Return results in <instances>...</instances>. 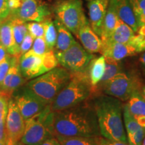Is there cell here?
<instances>
[{
  "mask_svg": "<svg viewBox=\"0 0 145 145\" xmlns=\"http://www.w3.org/2000/svg\"><path fill=\"white\" fill-rule=\"evenodd\" d=\"M109 4V0H93L88 3L89 15L92 30L101 37L103 24Z\"/></svg>",
  "mask_w": 145,
  "mask_h": 145,
  "instance_id": "5bb4252c",
  "label": "cell"
},
{
  "mask_svg": "<svg viewBox=\"0 0 145 145\" xmlns=\"http://www.w3.org/2000/svg\"><path fill=\"white\" fill-rule=\"evenodd\" d=\"M58 65L54 50H48L43 55H37L30 50L19 59L20 69L27 81L53 69Z\"/></svg>",
  "mask_w": 145,
  "mask_h": 145,
  "instance_id": "52a82bcc",
  "label": "cell"
},
{
  "mask_svg": "<svg viewBox=\"0 0 145 145\" xmlns=\"http://www.w3.org/2000/svg\"><path fill=\"white\" fill-rule=\"evenodd\" d=\"M119 18L113 6L109 3L108 10L103 24L101 39L102 43L108 40L115 30Z\"/></svg>",
  "mask_w": 145,
  "mask_h": 145,
  "instance_id": "7402d4cb",
  "label": "cell"
},
{
  "mask_svg": "<svg viewBox=\"0 0 145 145\" xmlns=\"http://www.w3.org/2000/svg\"><path fill=\"white\" fill-rule=\"evenodd\" d=\"M0 43L5 47L9 54L20 58L15 44L12 22L10 16L0 23Z\"/></svg>",
  "mask_w": 145,
  "mask_h": 145,
  "instance_id": "ac0fdd59",
  "label": "cell"
},
{
  "mask_svg": "<svg viewBox=\"0 0 145 145\" xmlns=\"http://www.w3.org/2000/svg\"><path fill=\"white\" fill-rule=\"evenodd\" d=\"M26 81V79L24 77L22 74L21 71L20 69V67L18 65V67L16 68L15 73L12 77L10 86L8 87V90L5 93V95H8L10 97H12V95L14 92L18 88H20L21 86H24Z\"/></svg>",
  "mask_w": 145,
  "mask_h": 145,
  "instance_id": "f1b7e54d",
  "label": "cell"
},
{
  "mask_svg": "<svg viewBox=\"0 0 145 145\" xmlns=\"http://www.w3.org/2000/svg\"><path fill=\"white\" fill-rule=\"evenodd\" d=\"M9 55L8 51L0 43V63L2 62L3 60L6 59V57Z\"/></svg>",
  "mask_w": 145,
  "mask_h": 145,
  "instance_id": "60d3db41",
  "label": "cell"
},
{
  "mask_svg": "<svg viewBox=\"0 0 145 145\" xmlns=\"http://www.w3.org/2000/svg\"><path fill=\"white\" fill-rule=\"evenodd\" d=\"M109 3L114 8L120 20L124 22L136 33L139 28L140 24L134 12L130 0H109Z\"/></svg>",
  "mask_w": 145,
  "mask_h": 145,
  "instance_id": "9a60e30c",
  "label": "cell"
},
{
  "mask_svg": "<svg viewBox=\"0 0 145 145\" xmlns=\"http://www.w3.org/2000/svg\"><path fill=\"white\" fill-rule=\"evenodd\" d=\"M92 93L95 91L90 84L86 71L71 72L69 81L50 104L52 111H61L81 104Z\"/></svg>",
  "mask_w": 145,
  "mask_h": 145,
  "instance_id": "3957f363",
  "label": "cell"
},
{
  "mask_svg": "<svg viewBox=\"0 0 145 145\" xmlns=\"http://www.w3.org/2000/svg\"><path fill=\"white\" fill-rule=\"evenodd\" d=\"M11 97L15 101L25 120L40 112L48 105L37 97L26 85L16 89Z\"/></svg>",
  "mask_w": 145,
  "mask_h": 145,
  "instance_id": "30bf717a",
  "label": "cell"
},
{
  "mask_svg": "<svg viewBox=\"0 0 145 145\" xmlns=\"http://www.w3.org/2000/svg\"><path fill=\"white\" fill-rule=\"evenodd\" d=\"M137 50L129 44L106 43L102 46L101 54L104 57L116 61H121L124 58L137 54Z\"/></svg>",
  "mask_w": 145,
  "mask_h": 145,
  "instance_id": "e0dca14e",
  "label": "cell"
},
{
  "mask_svg": "<svg viewBox=\"0 0 145 145\" xmlns=\"http://www.w3.org/2000/svg\"><path fill=\"white\" fill-rule=\"evenodd\" d=\"M133 117L138 122V124L143 128H145V116H135Z\"/></svg>",
  "mask_w": 145,
  "mask_h": 145,
  "instance_id": "b9f144b4",
  "label": "cell"
},
{
  "mask_svg": "<svg viewBox=\"0 0 145 145\" xmlns=\"http://www.w3.org/2000/svg\"><path fill=\"white\" fill-rule=\"evenodd\" d=\"M106 95L122 101L128 100L137 91H140V83L134 77L121 72L114 77L103 88Z\"/></svg>",
  "mask_w": 145,
  "mask_h": 145,
  "instance_id": "9c48e42d",
  "label": "cell"
},
{
  "mask_svg": "<svg viewBox=\"0 0 145 145\" xmlns=\"http://www.w3.org/2000/svg\"><path fill=\"white\" fill-rule=\"evenodd\" d=\"M28 31L34 39L36 38L44 37V28L42 22H29L26 23Z\"/></svg>",
  "mask_w": 145,
  "mask_h": 145,
  "instance_id": "1f68e13d",
  "label": "cell"
},
{
  "mask_svg": "<svg viewBox=\"0 0 145 145\" xmlns=\"http://www.w3.org/2000/svg\"><path fill=\"white\" fill-rule=\"evenodd\" d=\"M106 68V61L104 56L101 55L99 57H95L91 60L87 69L88 75L90 84L94 89L95 92V87L102 79Z\"/></svg>",
  "mask_w": 145,
  "mask_h": 145,
  "instance_id": "d6986e66",
  "label": "cell"
},
{
  "mask_svg": "<svg viewBox=\"0 0 145 145\" xmlns=\"http://www.w3.org/2000/svg\"><path fill=\"white\" fill-rule=\"evenodd\" d=\"M126 105L133 116H145V99L140 91L132 94Z\"/></svg>",
  "mask_w": 145,
  "mask_h": 145,
  "instance_id": "cb8c5ba5",
  "label": "cell"
},
{
  "mask_svg": "<svg viewBox=\"0 0 145 145\" xmlns=\"http://www.w3.org/2000/svg\"><path fill=\"white\" fill-rule=\"evenodd\" d=\"M76 36L81 41L83 48L91 54L101 53L103 43L101 38L95 33L90 24L83 26Z\"/></svg>",
  "mask_w": 145,
  "mask_h": 145,
  "instance_id": "2e32d148",
  "label": "cell"
},
{
  "mask_svg": "<svg viewBox=\"0 0 145 145\" xmlns=\"http://www.w3.org/2000/svg\"><path fill=\"white\" fill-rule=\"evenodd\" d=\"M19 65V59H18L16 61L12 64L11 67L9 69L8 73H7L6 76H5L4 80L3 81L2 85H1V88H0V93H2L5 94L9 86H10L11 81H12V77L15 73V71L16 70V68Z\"/></svg>",
  "mask_w": 145,
  "mask_h": 145,
  "instance_id": "836d02e7",
  "label": "cell"
},
{
  "mask_svg": "<svg viewBox=\"0 0 145 145\" xmlns=\"http://www.w3.org/2000/svg\"><path fill=\"white\" fill-rule=\"evenodd\" d=\"M25 123L26 120L21 114L13 98L11 97L5 120V129L8 137L19 142L24 132Z\"/></svg>",
  "mask_w": 145,
  "mask_h": 145,
  "instance_id": "7c38bea8",
  "label": "cell"
},
{
  "mask_svg": "<svg viewBox=\"0 0 145 145\" xmlns=\"http://www.w3.org/2000/svg\"><path fill=\"white\" fill-rule=\"evenodd\" d=\"M95 140L97 145H130L128 143L122 142H120V141L110 140V139L106 138L100 137V136L95 137Z\"/></svg>",
  "mask_w": 145,
  "mask_h": 145,
  "instance_id": "74e56055",
  "label": "cell"
},
{
  "mask_svg": "<svg viewBox=\"0 0 145 145\" xmlns=\"http://www.w3.org/2000/svg\"><path fill=\"white\" fill-rule=\"evenodd\" d=\"M17 142H16V141H14L13 139L10 138L8 137L7 138V140L5 141V145H17L18 144Z\"/></svg>",
  "mask_w": 145,
  "mask_h": 145,
  "instance_id": "7bdbcfd3",
  "label": "cell"
},
{
  "mask_svg": "<svg viewBox=\"0 0 145 145\" xmlns=\"http://www.w3.org/2000/svg\"><path fill=\"white\" fill-rule=\"evenodd\" d=\"M140 63H142L143 66L145 67V52L143 53L140 58Z\"/></svg>",
  "mask_w": 145,
  "mask_h": 145,
  "instance_id": "ee69618b",
  "label": "cell"
},
{
  "mask_svg": "<svg viewBox=\"0 0 145 145\" xmlns=\"http://www.w3.org/2000/svg\"><path fill=\"white\" fill-rule=\"evenodd\" d=\"M53 11L56 18L75 36L83 26L89 24L81 0H59L54 4Z\"/></svg>",
  "mask_w": 145,
  "mask_h": 145,
  "instance_id": "8992f818",
  "label": "cell"
},
{
  "mask_svg": "<svg viewBox=\"0 0 145 145\" xmlns=\"http://www.w3.org/2000/svg\"><path fill=\"white\" fill-rule=\"evenodd\" d=\"M34 40V38L30 35L29 32H28L25 36L24 39L20 45V57L31 49L32 45H33Z\"/></svg>",
  "mask_w": 145,
  "mask_h": 145,
  "instance_id": "d590c367",
  "label": "cell"
},
{
  "mask_svg": "<svg viewBox=\"0 0 145 145\" xmlns=\"http://www.w3.org/2000/svg\"><path fill=\"white\" fill-rule=\"evenodd\" d=\"M17 145H26V144H24V143L22 142L21 141H20V142L18 143V144H17Z\"/></svg>",
  "mask_w": 145,
  "mask_h": 145,
  "instance_id": "bcb514c9",
  "label": "cell"
},
{
  "mask_svg": "<svg viewBox=\"0 0 145 145\" xmlns=\"http://www.w3.org/2000/svg\"><path fill=\"white\" fill-rule=\"evenodd\" d=\"M18 59H20V58L9 54L6 59L0 63V88L11 66Z\"/></svg>",
  "mask_w": 145,
  "mask_h": 145,
  "instance_id": "4dcf8cb0",
  "label": "cell"
},
{
  "mask_svg": "<svg viewBox=\"0 0 145 145\" xmlns=\"http://www.w3.org/2000/svg\"><path fill=\"white\" fill-rule=\"evenodd\" d=\"M138 52L145 50V24L141 25L138 30L136 32L134 37L129 43Z\"/></svg>",
  "mask_w": 145,
  "mask_h": 145,
  "instance_id": "83f0119b",
  "label": "cell"
},
{
  "mask_svg": "<svg viewBox=\"0 0 145 145\" xmlns=\"http://www.w3.org/2000/svg\"><path fill=\"white\" fill-rule=\"evenodd\" d=\"M71 72L62 67L34 78L26 86L46 104H50L59 93L69 81Z\"/></svg>",
  "mask_w": 145,
  "mask_h": 145,
  "instance_id": "277c9868",
  "label": "cell"
},
{
  "mask_svg": "<svg viewBox=\"0 0 145 145\" xmlns=\"http://www.w3.org/2000/svg\"><path fill=\"white\" fill-rule=\"evenodd\" d=\"M142 145H145V137H144V139H143Z\"/></svg>",
  "mask_w": 145,
  "mask_h": 145,
  "instance_id": "c3c4849f",
  "label": "cell"
},
{
  "mask_svg": "<svg viewBox=\"0 0 145 145\" xmlns=\"http://www.w3.org/2000/svg\"><path fill=\"white\" fill-rule=\"evenodd\" d=\"M0 23H1V22H0Z\"/></svg>",
  "mask_w": 145,
  "mask_h": 145,
  "instance_id": "f907efd6",
  "label": "cell"
},
{
  "mask_svg": "<svg viewBox=\"0 0 145 145\" xmlns=\"http://www.w3.org/2000/svg\"><path fill=\"white\" fill-rule=\"evenodd\" d=\"M10 10L8 0H0V22H2L9 17Z\"/></svg>",
  "mask_w": 145,
  "mask_h": 145,
  "instance_id": "8d00e7d4",
  "label": "cell"
},
{
  "mask_svg": "<svg viewBox=\"0 0 145 145\" xmlns=\"http://www.w3.org/2000/svg\"><path fill=\"white\" fill-rule=\"evenodd\" d=\"M54 53L59 64L71 72H86L91 60L95 57L77 41L65 51H54Z\"/></svg>",
  "mask_w": 145,
  "mask_h": 145,
  "instance_id": "ba28073f",
  "label": "cell"
},
{
  "mask_svg": "<svg viewBox=\"0 0 145 145\" xmlns=\"http://www.w3.org/2000/svg\"><path fill=\"white\" fill-rule=\"evenodd\" d=\"M88 1H93V0H88Z\"/></svg>",
  "mask_w": 145,
  "mask_h": 145,
  "instance_id": "681fc988",
  "label": "cell"
},
{
  "mask_svg": "<svg viewBox=\"0 0 145 145\" xmlns=\"http://www.w3.org/2000/svg\"><path fill=\"white\" fill-rule=\"evenodd\" d=\"M141 93H142L143 97H144V99H145V86L142 88V92H141Z\"/></svg>",
  "mask_w": 145,
  "mask_h": 145,
  "instance_id": "f6af8a7d",
  "label": "cell"
},
{
  "mask_svg": "<svg viewBox=\"0 0 145 145\" xmlns=\"http://www.w3.org/2000/svg\"><path fill=\"white\" fill-rule=\"evenodd\" d=\"M5 142H2V141H0V145H5Z\"/></svg>",
  "mask_w": 145,
  "mask_h": 145,
  "instance_id": "7dc6e473",
  "label": "cell"
},
{
  "mask_svg": "<svg viewBox=\"0 0 145 145\" xmlns=\"http://www.w3.org/2000/svg\"><path fill=\"white\" fill-rule=\"evenodd\" d=\"M30 50L37 55H43L50 50L47 46L44 37H39L34 39L33 45Z\"/></svg>",
  "mask_w": 145,
  "mask_h": 145,
  "instance_id": "d6a6232c",
  "label": "cell"
},
{
  "mask_svg": "<svg viewBox=\"0 0 145 145\" xmlns=\"http://www.w3.org/2000/svg\"><path fill=\"white\" fill-rule=\"evenodd\" d=\"M106 61V68L102 79L99 81L97 86L95 87V92L98 89H101L114 77L122 72V66L120 61L109 59L105 57Z\"/></svg>",
  "mask_w": 145,
  "mask_h": 145,
  "instance_id": "603a6c76",
  "label": "cell"
},
{
  "mask_svg": "<svg viewBox=\"0 0 145 145\" xmlns=\"http://www.w3.org/2000/svg\"><path fill=\"white\" fill-rule=\"evenodd\" d=\"M54 137H90L100 136L97 116L93 106L81 103L54 112Z\"/></svg>",
  "mask_w": 145,
  "mask_h": 145,
  "instance_id": "6da1fadb",
  "label": "cell"
},
{
  "mask_svg": "<svg viewBox=\"0 0 145 145\" xmlns=\"http://www.w3.org/2000/svg\"><path fill=\"white\" fill-rule=\"evenodd\" d=\"M10 16L12 22V26H13V32L14 40H15V44L16 48L19 54L20 57V47L24 39L26 34L28 33V28H27L26 22L18 19L17 18Z\"/></svg>",
  "mask_w": 145,
  "mask_h": 145,
  "instance_id": "d4e9b609",
  "label": "cell"
},
{
  "mask_svg": "<svg viewBox=\"0 0 145 145\" xmlns=\"http://www.w3.org/2000/svg\"><path fill=\"white\" fill-rule=\"evenodd\" d=\"M44 28V39L49 50H54L57 39V31L54 21L50 17L42 22Z\"/></svg>",
  "mask_w": 145,
  "mask_h": 145,
  "instance_id": "484cf974",
  "label": "cell"
},
{
  "mask_svg": "<svg viewBox=\"0 0 145 145\" xmlns=\"http://www.w3.org/2000/svg\"><path fill=\"white\" fill-rule=\"evenodd\" d=\"M51 15L48 5L40 0H22L19 8L11 12L10 16L22 20L42 22Z\"/></svg>",
  "mask_w": 145,
  "mask_h": 145,
  "instance_id": "8fae6325",
  "label": "cell"
},
{
  "mask_svg": "<svg viewBox=\"0 0 145 145\" xmlns=\"http://www.w3.org/2000/svg\"><path fill=\"white\" fill-rule=\"evenodd\" d=\"M93 107L101 137L128 143L120 99L108 95H99L93 99Z\"/></svg>",
  "mask_w": 145,
  "mask_h": 145,
  "instance_id": "7a4b0ae2",
  "label": "cell"
},
{
  "mask_svg": "<svg viewBox=\"0 0 145 145\" xmlns=\"http://www.w3.org/2000/svg\"><path fill=\"white\" fill-rule=\"evenodd\" d=\"M135 34V32L131 27L119 19L113 33L112 34L108 40L103 43V44H106V43L129 44Z\"/></svg>",
  "mask_w": 145,
  "mask_h": 145,
  "instance_id": "ffe728a7",
  "label": "cell"
},
{
  "mask_svg": "<svg viewBox=\"0 0 145 145\" xmlns=\"http://www.w3.org/2000/svg\"><path fill=\"white\" fill-rule=\"evenodd\" d=\"M54 115L51 106L48 104L40 112L26 120L21 142L26 145H40L54 137Z\"/></svg>",
  "mask_w": 145,
  "mask_h": 145,
  "instance_id": "5b68a950",
  "label": "cell"
},
{
  "mask_svg": "<svg viewBox=\"0 0 145 145\" xmlns=\"http://www.w3.org/2000/svg\"><path fill=\"white\" fill-rule=\"evenodd\" d=\"M140 26L145 24V0H130Z\"/></svg>",
  "mask_w": 145,
  "mask_h": 145,
  "instance_id": "f546056e",
  "label": "cell"
},
{
  "mask_svg": "<svg viewBox=\"0 0 145 145\" xmlns=\"http://www.w3.org/2000/svg\"><path fill=\"white\" fill-rule=\"evenodd\" d=\"M40 145H61V143L55 137L46 139Z\"/></svg>",
  "mask_w": 145,
  "mask_h": 145,
  "instance_id": "ab89813d",
  "label": "cell"
},
{
  "mask_svg": "<svg viewBox=\"0 0 145 145\" xmlns=\"http://www.w3.org/2000/svg\"><path fill=\"white\" fill-rule=\"evenodd\" d=\"M57 31V39L54 51H65L68 49L76 41L74 39L71 32L59 20L56 18L54 20Z\"/></svg>",
  "mask_w": 145,
  "mask_h": 145,
  "instance_id": "44dd1931",
  "label": "cell"
},
{
  "mask_svg": "<svg viewBox=\"0 0 145 145\" xmlns=\"http://www.w3.org/2000/svg\"><path fill=\"white\" fill-rule=\"evenodd\" d=\"M61 145H97L95 137H56Z\"/></svg>",
  "mask_w": 145,
  "mask_h": 145,
  "instance_id": "4316f807",
  "label": "cell"
},
{
  "mask_svg": "<svg viewBox=\"0 0 145 145\" xmlns=\"http://www.w3.org/2000/svg\"><path fill=\"white\" fill-rule=\"evenodd\" d=\"M123 119L127 138L130 145H142L145 137V128L138 124L130 114L127 105L123 107Z\"/></svg>",
  "mask_w": 145,
  "mask_h": 145,
  "instance_id": "4fadbf2b",
  "label": "cell"
},
{
  "mask_svg": "<svg viewBox=\"0 0 145 145\" xmlns=\"http://www.w3.org/2000/svg\"><path fill=\"white\" fill-rule=\"evenodd\" d=\"M10 98L8 95L0 93V122H4L6 120Z\"/></svg>",
  "mask_w": 145,
  "mask_h": 145,
  "instance_id": "e575fe53",
  "label": "cell"
},
{
  "mask_svg": "<svg viewBox=\"0 0 145 145\" xmlns=\"http://www.w3.org/2000/svg\"><path fill=\"white\" fill-rule=\"evenodd\" d=\"M22 0H8V5L10 12L17 10L20 7Z\"/></svg>",
  "mask_w": 145,
  "mask_h": 145,
  "instance_id": "f35d334b",
  "label": "cell"
}]
</instances>
